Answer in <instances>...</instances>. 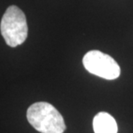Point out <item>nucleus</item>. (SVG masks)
<instances>
[{"label":"nucleus","instance_id":"f257e3e1","mask_svg":"<svg viewBox=\"0 0 133 133\" xmlns=\"http://www.w3.org/2000/svg\"><path fill=\"white\" fill-rule=\"evenodd\" d=\"M27 119L41 133H63L66 130L64 118L57 109L47 102H37L27 110Z\"/></svg>","mask_w":133,"mask_h":133},{"label":"nucleus","instance_id":"f03ea898","mask_svg":"<svg viewBox=\"0 0 133 133\" xmlns=\"http://www.w3.org/2000/svg\"><path fill=\"white\" fill-rule=\"evenodd\" d=\"M0 30L8 46L15 48L23 44L28 36V24L23 10L16 5L10 6L2 17Z\"/></svg>","mask_w":133,"mask_h":133},{"label":"nucleus","instance_id":"7ed1b4c3","mask_svg":"<svg viewBox=\"0 0 133 133\" xmlns=\"http://www.w3.org/2000/svg\"><path fill=\"white\" fill-rule=\"evenodd\" d=\"M83 65L89 73L105 79H115L120 75V66L110 55L99 50H91L83 57Z\"/></svg>","mask_w":133,"mask_h":133},{"label":"nucleus","instance_id":"20e7f679","mask_svg":"<svg viewBox=\"0 0 133 133\" xmlns=\"http://www.w3.org/2000/svg\"><path fill=\"white\" fill-rule=\"evenodd\" d=\"M94 133H118V124L111 114L105 111L99 112L92 120Z\"/></svg>","mask_w":133,"mask_h":133}]
</instances>
